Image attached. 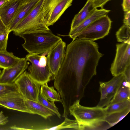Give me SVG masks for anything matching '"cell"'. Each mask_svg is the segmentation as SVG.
<instances>
[{
    "label": "cell",
    "mask_w": 130,
    "mask_h": 130,
    "mask_svg": "<svg viewBox=\"0 0 130 130\" xmlns=\"http://www.w3.org/2000/svg\"><path fill=\"white\" fill-rule=\"evenodd\" d=\"M96 42L76 39L68 44L65 56L54 79L56 82H74L77 99L83 96L86 87L96 73V68L103 54Z\"/></svg>",
    "instance_id": "6da1fadb"
},
{
    "label": "cell",
    "mask_w": 130,
    "mask_h": 130,
    "mask_svg": "<svg viewBox=\"0 0 130 130\" xmlns=\"http://www.w3.org/2000/svg\"><path fill=\"white\" fill-rule=\"evenodd\" d=\"M80 100L74 101L69 108V112L77 122L79 129H106L105 121L106 114L104 108L97 106H84L80 104Z\"/></svg>",
    "instance_id": "7a4b0ae2"
},
{
    "label": "cell",
    "mask_w": 130,
    "mask_h": 130,
    "mask_svg": "<svg viewBox=\"0 0 130 130\" xmlns=\"http://www.w3.org/2000/svg\"><path fill=\"white\" fill-rule=\"evenodd\" d=\"M19 36L24 40L22 44L29 54H42L48 52L62 40L48 30L23 34Z\"/></svg>",
    "instance_id": "3957f363"
},
{
    "label": "cell",
    "mask_w": 130,
    "mask_h": 130,
    "mask_svg": "<svg viewBox=\"0 0 130 130\" xmlns=\"http://www.w3.org/2000/svg\"><path fill=\"white\" fill-rule=\"evenodd\" d=\"M44 0H39L27 15L13 30L14 34H21L50 29L43 20L42 6Z\"/></svg>",
    "instance_id": "277c9868"
},
{
    "label": "cell",
    "mask_w": 130,
    "mask_h": 130,
    "mask_svg": "<svg viewBox=\"0 0 130 130\" xmlns=\"http://www.w3.org/2000/svg\"><path fill=\"white\" fill-rule=\"evenodd\" d=\"M47 53L40 55L29 53L25 57L31 63L28 67V73L35 80L42 85L47 83L52 78V74L48 64Z\"/></svg>",
    "instance_id": "5b68a950"
},
{
    "label": "cell",
    "mask_w": 130,
    "mask_h": 130,
    "mask_svg": "<svg viewBox=\"0 0 130 130\" xmlns=\"http://www.w3.org/2000/svg\"><path fill=\"white\" fill-rule=\"evenodd\" d=\"M112 22L107 15L91 23L76 35L78 39L94 41L103 38L108 35L111 28Z\"/></svg>",
    "instance_id": "8992f818"
},
{
    "label": "cell",
    "mask_w": 130,
    "mask_h": 130,
    "mask_svg": "<svg viewBox=\"0 0 130 130\" xmlns=\"http://www.w3.org/2000/svg\"><path fill=\"white\" fill-rule=\"evenodd\" d=\"M73 0H44L42 17L46 26L53 25L65 11L72 5Z\"/></svg>",
    "instance_id": "52a82bcc"
},
{
    "label": "cell",
    "mask_w": 130,
    "mask_h": 130,
    "mask_svg": "<svg viewBox=\"0 0 130 130\" xmlns=\"http://www.w3.org/2000/svg\"><path fill=\"white\" fill-rule=\"evenodd\" d=\"M14 84L25 100L39 102L38 97L41 84L33 79L28 72L25 71Z\"/></svg>",
    "instance_id": "ba28073f"
},
{
    "label": "cell",
    "mask_w": 130,
    "mask_h": 130,
    "mask_svg": "<svg viewBox=\"0 0 130 130\" xmlns=\"http://www.w3.org/2000/svg\"><path fill=\"white\" fill-rule=\"evenodd\" d=\"M125 78L124 75L121 74L114 76L108 82H100L99 91L100 98L97 106L103 108L108 105Z\"/></svg>",
    "instance_id": "9c48e42d"
},
{
    "label": "cell",
    "mask_w": 130,
    "mask_h": 130,
    "mask_svg": "<svg viewBox=\"0 0 130 130\" xmlns=\"http://www.w3.org/2000/svg\"><path fill=\"white\" fill-rule=\"evenodd\" d=\"M116 47V56L110 69L113 76L123 74L130 65V44H117Z\"/></svg>",
    "instance_id": "30bf717a"
},
{
    "label": "cell",
    "mask_w": 130,
    "mask_h": 130,
    "mask_svg": "<svg viewBox=\"0 0 130 130\" xmlns=\"http://www.w3.org/2000/svg\"><path fill=\"white\" fill-rule=\"evenodd\" d=\"M66 43L61 40L48 52L46 56L48 67L54 79L64 60L66 53Z\"/></svg>",
    "instance_id": "8fae6325"
},
{
    "label": "cell",
    "mask_w": 130,
    "mask_h": 130,
    "mask_svg": "<svg viewBox=\"0 0 130 130\" xmlns=\"http://www.w3.org/2000/svg\"><path fill=\"white\" fill-rule=\"evenodd\" d=\"M25 100L19 91L15 92L0 98V106L7 109L33 114L26 107Z\"/></svg>",
    "instance_id": "7c38bea8"
},
{
    "label": "cell",
    "mask_w": 130,
    "mask_h": 130,
    "mask_svg": "<svg viewBox=\"0 0 130 130\" xmlns=\"http://www.w3.org/2000/svg\"><path fill=\"white\" fill-rule=\"evenodd\" d=\"M25 58H21L18 64L12 67L3 69L0 74V83L13 84L28 68L29 63Z\"/></svg>",
    "instance_id": "4fadbf2b"
},
{
    "label": "cell",
    "mask_w": 130,
    "mask_h": 130,
    "mask_svg": "<svg viewBox=\"0 0 130 130\" xmlns=\"http://www.w3.org/2000/svg\"><path fill=\"white\" fill-rule=\"evenodd\" d=\"M21 3V0H9L0 8V18L8 30Z\"/></svg>",
    "instance_id": "5bb4252c"
},
{
    "label": "cell",
    "mask_w": 130,
    "mask_h": 130,
    "mask_svg": "<svg viewBox=\"0 0 130 130\" xmlns=\"http://www.w3.org/2000/svg\"><path fill=\"white\" fill-rule=\"evenodd\" d=\"M110 11L105 9H98L96 8L93 12L77 26L70 30L69 36L73 39H76L77 34L86 27L96 20L107 15Z\"/></svg>",
    "instance_id": "9a60e30c"
},
{
    "label": "cell",
    "mask_w": 130,
    "mask_h": 130,
    "mask_svg": "<svg viewBox=\"0 0 130 130\" xmlns=\"http://www.w3.org/2000/svg\"><path fill=\"white\" fill-rule=\"evenodd\" d=\"M39 0H34L24 3H21L11 21L8 31H12L17 25L29 13Z\"/></svg>",
    "instance_id": "2e32d148"
},
{
    "label": "cell",
    "mask_w": 130,
    "mask_h": 130,
    "mask_svg": "<svg viewBox=\"0 0 130 130\" xmlns=\"http://www.w3.org/2000/svg\"><path fill=\"white\" fill-rule=\"evenodd\" d=\"M94 8L92 0H87L85 5L76 14L71 24L70 30L77 26L94 11Z\"/></svg>",
    "instance_id": "e0dca14e"
},
{
    "label": "cell",
    "mask_w": 130,
    "mask_h": 130,
    "mask_svg": "<svg viewBox=\"0 0 130 130\" xmlns=\"http://www.w3.org/2000/svg\"><path fill=\"white\" fill-rule=\"evenodd\" d=\"M25 102L27 107L32 112L33 114L39 115L45 119L55 114L51 110L39 102L25 100Z\"/></svg>",
    "instance_id": "ac0fdd59"
},
{
    "label": "cell",
    "mask_w": 130,
    "mask_h": 130,
    "mask_svg": "<svg viewBox=\"0 0 130 130\" xmlns=\"http://www.w3.org/2000/svg\"><path fill=\"white\" fill-rule=\"evenodd\" d=\"M130 82L127 81L125 78L109 104L130 99Z\"/></svg>",
    "instance_id": "d6986e66"
},
{
    "label": "cell",
    "mask_w": 130,
    "mask_h": 130,
    "mask_svg": "<svg viewBox=\"0 0 130 130\" xmlns=\"http://www.w3.org/2000/svg\"><path fill=\"white\" fill-rule=\"evenodd\" d=\"M21 58L7 51H0V69H8L17 65Z\"/></svg>",
    "instance_id": "ffe728a7"
},
{
    "label": "cell",
    "mask_w": 130,
    "mask_h": 130,
    "mask_svg": "<svg viewBox=\"0 0 130 130\" xmlns=\"http://www.w3.org/2000/svg\"><path fill=\"white\" fill-rule=\"evenodd\" d=\"M40 94L44 98L51 101L62 102L59 92L54 89L53 87L49 86L47 83L41 85Z\"/></svg>",
    "instance_id": "44dd1931"
},
{
    "label": "cell",
    "mask_w": 130,
    "mask_h": 130,
    "mask_svg": "<svg viewBox=\"0 0 130 130\" xmlns=\"http://www.w3.org/2000/svg\"><path fill=\"white\" fill-rule=\"evenodd\" d=\"M130 111V107L121 111L107 115L105 121L111 127L123 118L129 113Z\"/></svg>",
    "instance_id": "7402d4cb"
},
{
    "label": "cell",
    "mask_w": 130,
    "mask_h": 130,
    "mask_svg": "<svg viewBox=\"0 0 130 130\" xmlns=\"http://www.w3.org/2000/svg\"><path fill=\"white\" fill-rule=\"evenodd\" d=\"M130 107V99L111 104H109L104 108L107 115L121 111Z\"/></svg>",
    "instance_id": "603a6c76"
},
{
    "label": "cell",
    "mask_w": 130,
    "mask_h": 130,
    "mask_svg": "<svg viewBox=\"0 0 130 130\" xmlns=\"http://www.w3.org/2000/svg\"><path fill=\"white\" fill-rule=\"evenodd\" d=\"M116 35L118 42L130 44V26L124 24L116 32Z\"/></svg>",
    "instance_id": "cb8c5ba5"
},
{
    "label": "cell",
    "mask_w": 130,
    "mask_h": 130,
    "mask_svg": "<svg viewBox=\"0 0 130 130\" xmlns=\"http://www.w3.org/2000/svg\"><path fill=\"white\" fill-rule=\"evenodd\" d=\"M65 128L79 130V125L76 120H71L67 117L65 118L64 120L60 124L43 130H60Z\"/></svg>",
    "instance_id": "d4e9b609"
},
{
    "label": "cell",
    "mask_w": 130,
    "mask_h": 130,
    "mask_svg": "<svg viewBox=\"0 0 130 130\" xmlns=\"http://www.w3.org/2000/svg\"><path fill=\"white\" fill-rule=\"evenodd\" d=\"M39 102L45 107L53 112L59 118L61 115L59 113L58 109L55 104L54 102L48 101V100L42 97L40 94L38 97Z\"/></svg>",
    "instance_id": "484cf974"
},
{
    "label": "cell",
    "mask_w": 130,
    "mask_h": 130,
    "mask_svg": "<svg viewBox=\"0 0 130 130\" xmlns=\"http://www.w3.org/2000/svg\"><path fill=\"white\" fill-rule=\"evenodd\" d=\"M19 91L17 87L14 83L7 84L0 83V98L9 93Z\"/></svg>",
    "instance_id": "4316f807"
},
{
    "label": "cell",
    "mask_w": 130,
    "mask_h": 130,
    "mask_svg": "<svg viewBox=\"0 0 130 130\" xmlns=\"http://www.w3.org/2000/svg\"><path fill=\"white\" fill-rule=\"evenodd\" d=\"M9 32L7 31L0 35V51L7 50Z\"/></svg>",
    "instance_id": "83f0119b"
},
{
    "label": "cell",
    "mask_w": 130,
    "mask_h": 130,
    "mask_svg": "<svg viewBox=\"0 0 130 130\" xmlns=\"http://www.w3.org/2000/svg\"><path fill=\"white\" fill-rule=\"evenodd\" d=\"M110 0H94L92 1L93 6L95 8L100 7L103 8L104 5Z\"/></svg>",
    "instance_id": "f1b7e54d"
},
{
    "label": "cell",
    "mask_w": 130,
    "mask_h": 130,
    "mask_svg": "<svg viewBox=\"0 0 130 130\" xmlns=\"http://www.w3.org/2000/svg\"><path fill=\"white\" fill-rule=\"evenodd\" d=\"M122 5L124 11H130V0H123Z\"/></svg>",
    "instance_id": "f546056e"
},
{
    "label": "cell",
    "mask_w": 130,
    "mask_h": 130,
    "mask_svg": "<svg viewBox=\"0 0 130 130\" xmlns=\"http://www.w3.org/2000/svg\"><path fill=\"white\" fill-rule=\"evenodd\" d=\"M8 117L5 116L2 111H0V126L6 124L8 122Z\"/></svg>",
    "instance_id": "4dcf8cb0"
},
{
    "label": "cell",
    "mask_w": 130,
    "mask_h": 130,
    "mask_svg": "<svg viewBox=\"0 0 130 130\" xmlns=\"http://www.w3.org/2000/svg\"><path fill=\"white\" fill-rule=\"evenodd\" d=\"M123 22L124 24L130 26V11L124 12Z\"/></svg>",
    "instance_id": "1f68e13d"
},
{
    "label": "cell",
    "mask_w": 130,
    "mask_h": 130,
    "mask_svg": "<svg viewBox=\"0 0 130 130\" xmlns=\"http://www.w3.org/2000/svg\"><path fill=\"white\" fill-rule=\"evenodd\" d=\"M123 74L124 75L127 81L130 82V65L126 67Z\"/></svg>",
    "instance_id": "d6a6232c"
},
{
    "label": "cell",
    "mask_w": 130,
    "mask_h": 130,
    "mask_svg": "<svg viewBox=\"0 0 130 130\" xmlns=\"http://www.w3.org/2000/svg\"><path fill=\"white\" fill-rule=\"evenodd\" d=\"M8 31V29L3 23L0 18V35Z\"/></svg>",
    "instance_id": "836d02e7"
},
{
    "label": "cell",
    "mask_w": 130,
    "mask_h": 130,
    "mask_svg": "<svg viewBox=\"0 0 130 130\" xmlns=\"http://www.w3.org/2000/svg\"><path fill=\"white\" fill-rule=\"evenodd\" d=\"M9 0H0V8Z\"/></svg>",
    "instance_id": "e575fe53"
},
{
    "label": "cell",
    "mask_w": 130,
    "mask_h": 130,
    "mask_svg": "<svg viewBox=\"0 0 130 130\" xmlns=\"http://www.w3.org/2000/svg\"><path fill=\"white\" fill-rule=\"evenodd\" d=\"M35 0H21L22 3H24Z\"/></svg>",
    "instance_id": "d590c367"
},
{
    "label": "cell",
    "mask_w": 130,
    "mask_h": 130,
    "mask_svg": "<svg viewBox=\"0 0 130 130\" xmlns=\"http://www.w3.org/2000/svg\"><path fill=\"white\" fill-rule=\"evenodd\" d=\"M1 70L0 69V74L1 73Z\"/></svg>",
    "instance_id": "8d00e7d4"
}]
</instances>
